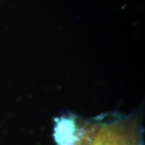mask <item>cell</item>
<instances>
[{"label": "cell", "instance_id": "obj_1", "mask_svg": "<svg viewBox=\"0 0 145 145\" xmlns=\"http://www.w3.org/2000/svg\"><path fill=\"white\" fill-rule=\"evenodd\" d=\"M95 134L87 140V145H135L128 132L119 126H101Z\"/></svg>", "mask_w": 145, "mask_h": 145}]
</instances>
